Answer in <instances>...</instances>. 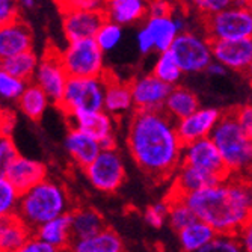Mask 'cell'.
Masks as SVG:
<instances>
[{
  "label": "cell",
  "instance_id": "16",
  "mask_svg": "<svg viewBox=\"0 0 252 252\" xmlns=\"http://www.w3.org/2000/svg\"><path fill=\"white\" fill-rule=\"evenodd\" d=\"M3 177L18 193H25L47 178V166L39 160L18 154L6 168Z\"/></svg>",
  "mask_w": 252,
  "mask_h": 252
},
{
  "label": "cell",
  "instance_id": "22",
  "mask_svg": "<svg viewBox=\"0 0 252 252\" xmlns=\"http://www.w3.org/2000/svg\"><path fill=\"white\" fill-rule=\"evenodd\" d=\"M33 237L39 239L44 243H47L58 252L66 251L73 242L70 213L41 225L33 231Z\"/></svg>",
  "mask_w": 252,
  "mask_h": 252
},
{
  "label": "cell",
  "instance_id": "45",
  "mask_svg": "<svg viewBox=\"0 0 252 252\" xmlns=\"http://www.w3.org/2000/svg\"><path fill=\"white\" fill-rule=\"evenodd\" d=\"M15 252H58V251L53 249L52 246H49L47 243H44L39 239L32 236L25 245H23L20 249H17Z\"/></svg>",
  "mask_w": 252,
  "mask_h": 252
},
{
  "label": "cell",
  "instance_id": "27",
  "mask_svg": "<svg viewBox=\"0 0 252 252\" xmlns=\"http://www.w3.org/2000/svg\"><path fill=\"white\" fill-rule=\"evenodd\" d=\"M32 236L33 233L15 213L0 218V252H15Z\"/></svg>",
  "mask_w": 252,
  "mask_h": 252
},
{
  "label": "cell",
  "instance_id": "46",
  "mask_svg": "<svg viewBox=\"0 0 252 252\" xmlns=\"http://www.w3.org/2000/svg\"><path fill=\"white\" fill-rule=\"evenodd\" d=\"M15 127V115L11 110H0V136L11 137Z\"/></svg>",
  "mask_w": 252,
  "mask_h": 252
},
{
  "label": "cell",
  "instance_id": "15",
  "mask_svg": "<svg viewBox=\"0 0 252 252\" xmlns=\"http://www.w3.org/2000/svg\"><path fill=\"white\" fill-rule=\"evenodd\" d=\"M62 29L68 42L94 39L97 31L104 23L103 11H76L61 9Z\"/></svg>",
  "mask_w": 252,
  "mask_h": 252
},
{
  "label": "cell",
  "instance_id": "41",
  "mask_svg": "<svg viewBox=\"0 0 252 252\" xmlns=\"http://www.w3.org/2000/svg\"><path fill=\"white\" fill-rule=\"evenodd\" d=\"M20 20V8L12 0H0V29Z\"/></svg>",
  "mask_w": 252,
  "mask_h": 252
},
{
  "label": "cell",
  "instance_id": "49",
  "mask_svg": "<svg viewBox=\"0 0 252 252\" xmlns=\"http://www.w3.org/2000/svg\"><path fill=\"white\" fill-rule=\"evenodd\" d=\"M226 71L228 70H226L225 66H222L220 63H218L215 61H212L210 65L205 68V73H207L209 76H213V77H222V76L226 74Z\"/></svg>",
  "mask_w": 252,
  "mask_h": 252
},
{
  "label": "cell",
  "instance_id": "6",
  "mask_svg": "<svg viewBox=\"0 0 252 252\" xmlns=\"http://www.w3.org/2000/svg\"><path fill=\"white\" fill-rule=\"evenodd\" d=\"M204 23L212 42L252 38V11L248 2H233L230 8L205 18Z\"/></svg>",
  "mask_w": 252,
  "mask_h": 252
},
{
  "label": "cell",
  "instance_id": "10",
  "mask_svg": "<svg viewBox=\"0 0 252 252\" xmlns=\"http://www.w3.org/2000/svg\"><path fill=\"white\" fill-rule=\"evenodd\" d=\"M66 80L68 76L61 65L59 50H56L55 47H49L38 59V66L35 70L32 83H35L47 95L49 101L59 104L63 95Z\"/></svg>",
  "mask_w": 252,
  "mask_h": 252
},
{
  "label": "cell",
  "instance_id": "28",
  "mask_svg": "<svg viewBox=\"0 0 252 252\" xmlns=\"http://www.w3.org/2000/svg\"><path fill=\"white\" fill-rule=\"evenodd\" d=\"M71 236L73 240H80L100 233L106 228L104 219L100 212L93 207H79L70 212Z\"/></svg>",
  "mask_w": 252,
  "mask_h": 252
},
{
  "label": "cell",
  "instance_id": "5",
  "mask_svg": "<svg viewBox=\"0 0 252 252\" xmlns=\"http://www.w3.org/2000/svg\"><path fill=\"white\" fill-rule=\"evenodd\" d=\"M59 61L68 79H101L106 76L104 53L94 39L68 42L59 52Z\"/></svg>",
  "mask_w": 252,
  "mask_h": 252
},
{
  "label": "cell",
  "instance_id": "25",
  "mask_svg": "<svg viewBox=\"0 0 252 252\" xmlns=\"http://www.w3.org/2000/svg\"><path fill=\"white\" fill-rule=\"evenodd\" d=\"M199 109V98L193 91L185 86H174L163 104V113L174 123L185 120Z\"/></svg>",
  "mask_w": 252,
  "mask_h": 252
},
{
  "label": "cell",
  "instance_id": "20",
  "mask_svg": "<svg viewBox=\"0 0 252 252\" xmlns=\"http://www.w3.org/2000/svg\"><path fill=\"white\" fill-rule=\"evenodd\" d=\"M134 109L130 93V85L120 79H113L106 73L104 76V98L103 110L113 118H121Z\"/></svg>",
  "mask_w": 252,
  "mask_h": 252
},
{
  "label": "cell",
  "instance_id": "43",
  "mask_svg": "<svg viewBox=\"0 0 252 252\" xmlns=\"http://www.w3.org/2000/svg\"><path fill=\"white\" fill-rule=\"evenodd\" d=\"M233 115L236 123L248 133L252 136V107L249 104L246 106H240L237 109L233 110Z\"/></svg>",
  "mask_w": 252,
  "mask_h": 252
},
{
  "label": "cell",
  "instance_id": "23",
  "mask_svg": "<svg viewBox=\"0 0 252 252\" xmlns=\"http://www.w3.org/2000/svg\"><path fill=\"white\" fill-rule=\"evenodd\" d=\"M65 150L73 162L85 169L98 156L101 147L93 137H89L80 130L70 128V131H68L65 137Z\"/></svg>",
  "mask_w": 252,
  "mask_h": 252
},
{
  "label": "cell",
  "instance_id": "32",
  "mask_svg": "<svg viewBox=\"0 0 252 252\" xmlns=\"http://www.w3.org/2000/svg\"><path fill=\"white\" fill-rule=\"evenodd\" d=\"M166 202H168V222L174 231L177 233L181 231L183 228L195 220L193 213L180 196L169 193L166 198Z\"/></svg>",
  "mask_w": 252,
  "mask_h": 252
},
{
  "label": "cell",
  "instance_id": "50",
  "mask_svg": "<svg viewBox=\"0 0 252 252\" xmlns=\"http://www.w3.org/2000/svg\"><path fill=\"white\" fill-rule=\"evenodd\" d=\"M17 5H18L20 9H28V11L38 6V3L35 2V0H21V2H17Z\"/></svg>",
  "mask_w": 252,
  "mask_h": 252
},
{
  "label": "cell",
  "instance_id": "39",
  "mask_svg": "<svg viewBox=\"0 0 252 252\" xmlns=\"http://www.w3.org/2000/svg\"><path fill=\"white\" fill-rule=\"evenodd\" d=\"M233 5L231 0H196L193 2V6L196 12L205 20L226 8H230Z\"/></svg>",
  "mask_w": 252,
  "mask_h": 252
},
{
  "label": "cell",
  "instance_id": "3",
  "mask_svg": "<svg viewBox=\"0 0 252 252\" xmlns=\"http://www.w3.org/2000/svg\"><path fill=\"white\" fill-rule=\"evenodd\" d=\"M71 212V199L62 183L44 178L32 189L20 193L15 215L33 233L36 228Z\"/></svg>",
  "mask_w": 252,
  "mask_h": 252
},
{
  "label": "cell",
  "instance_id": "30",
  "mask_svg": "<svg viewBox=\"0 0 252 252\" xmlns=\"http://www.w3.org/2000/svg\"><path fill=\"white\" fill-rule=\"evenodd\" d=\"M17 101H18L20 110L33 121L39 120L44 115V112L47 110V107L50 106L47 95L32 82L26 85L25 91L21 93Z\"/></svg>",
  "mask_w": 252,
  "mask_h": 252
},
{
  "label": "cell",
  "instance_id": "35",
  "mask_svg": "<svg viewBox=\"0 0 252 252\" xmlns=\"http://www.w3.org/2000/svg\"><path fill=\"white\" fill-rule=\"evenodd\" d=\"M28 83L21 82L15 77H12L9 73H6L2 68V62H0V98L15 101L20 98L21 93L25 91Z\"/></svg>",
  "mask_w": 252,
  "mask_h": 252
},
{
  "label": "cell",
  "instance_id": "13",
  "mask_svg": "<svg viewBox=\"0 0 252 252\" xmlns=\"http://www.w3.org/2000/svg\"><path fill=\"white\" fill-rule=\"evenodd\" d=\"M130 85L133 106L142 112H162L163 104L171 93V86L156 79L153 74L136 77Z\"/></svg>",
  "mask_w": 252,
  "mask_h": 252
},
{
  "label": "cell",
  "instance_id": "18",
  "mask_svg": "<svg viewBox=\"0 0 252 252\" xmlns=\"http://www.w3.org/2000/svg\"><path fill=\"white\" fill-rule=\"evenodd\" d=\"M151 41H153V47L158 53H165L169 50L172 42L175 38L186 31V21L183 17L175 15L174 12L166 17H157V18H150L147 17L145 25L142 26Z\"/></svg>",
  "mask_w": 252,
  "mask_h": 252
},
{
  "label": "cell",
  "instance_id": "24",
  "mask_svg": "<svg viewBox=\"0 0 252 252\" xmlns=\"http://www.w3.org/2000/svg\"><path fill=\"white\" fill-rule=\"evenodd\" d=\"M220 181L222 180H218V178L205 174V172H201L195 168L180 165V168L174 174V186H172L171 193L177 195V196H185L192 192L215 186Z\"/></svg>",
  "mask_w": 252,
  "mask_h": 252
},
{
  "label": "cell",
  "instance_id": "19",
  "mask_svg": "<svg viewBox=\"0 0 252 252\" xmlns=\"http://www.w3.org/2000/svg\"><path fill=\"white\" fill-rule=\"evenodd\" d=\"M33 35L25 21H15L0 29V61L32 50Z\"/></svg>",
  "mask_w": 252,
  "mask_h": 252
},
{
  "label": "cell",
  "instance_id": "34",
  "mask_svg": "<svg viewBox=\"0 0 252 252\" xmlns=\"http://www.w3.org/2000/svg\"><path fill=\"white\" fill-rule=\"evenodd\" d=\"M123 35H124V32H123L121 26L104 20V23L100 26V29L97 31V33L94 36V41L98 45V49L103 53H106L110 50H115L118 47L123 39Z\"/></svg>",
  "mask_w": 252,
  "mask_h": 252
},
{
  "label": "cell",
  "instance_id": "33",
  "mask_svg": "<svg viewBox=\"0 0 252 252\" xmlns=\"http://www.w3.org/2000/svg\"><path fill=\"white\" fill-rule=\"evenodd\" d=\"M156 79H158L160 82H163L165 85L174 88L178 85V82L183 77V73L178 68V65L175 63L174 58L171 56L169 52L165 53H158V58L154 63L153 73H151Z\"/></svg>",
  "mask_w": 252,
  "mask_h": 252
},
{
  "label": "cell",
  "instance_id": "26",
  "mask_svg": "<svg viewBox=\"0 0 252 252\" xmlns=\"http://www.w3.org/2000/svg\"><path fill=\"white\" fill-rule=\"evenodd\" d=\"M66 251L70 252H124V243L120 234L106 226L94 236L73 240L70 248Z\"/></svg>",
  "mask_w": 252,
  "mask_h": 252
},
{
  "label": "cell",
  "instance_id": "29",
  "mask_svg": "<svg viewBox=\"0 0 252 252\" xmlns=\"http://www.w3.org/2000/svg\"><path fill=\"white\" fill-rule=\"evenodd\" d=\"M177 234H178V243L183 252H196L216 236V233L207 223H204L198 219H195L192 223L185 226Z\"/></svg>",
  "mask_w": 252,
  "mask_h": 252
},
{
  "label": "cell",
  "instance_id": "11",
  "mask_svg": "<svg viewBox=\"0 0 252 252\" xmlns=\"http://www.w3.org/2000/svg\"><path fill=\"white\" fill-rule=\"evenodd\" d=\"M181 165L195 168L218 180H225L228 177H231L228 174L223 165V160L219 151L216 150L215 144L210 141V137L183 145Z\"/></svg>",
  "mask_w": 252,
  "mask_h": 252
},
{
  "label": "cell",
  "instance_id": "17",
  "mask_svg": "<svg viewBox=\"0 0 252 252\" xmlns=\"http://www.w3.org/2000/svg\"><path fill=\"white\" fill-rule=\"evenodd\" d=\"M213 61L233 71H248L252 63V39L213 41Z\"/></svg>",
  "mask_w": 252,
  "mask_h": 252
},
{
  "label": "cell",
  "instance_id": "47",
  "mask_svg": "<svg viewBox=\"0 0 252 252\" xmlns=\"http://www.w3.org/2000/svg\"><path fill=\"white\" fill-rule=\"evenodd\" d=\"M136 44H137V50H139L142 55H148V53L154 52L153 41H151L148 32L144 28H141L136 33Z\"/></svg>",
  "mask_w": 252,
  "mask_h": 252
},
{
  "label": "cell",
  "instance_id": "31",
  "mask_svg": "<svg viewBox=\"0 0 252 252\" xmlns=\"http://www.w3.org/2000/svg\"><path fill=\"white\" fill-rule=\"evenodd\" d=\"M38 56L33 50L20 53L17 56H12L6 61H0L2 62V68L9 73L12 77L25 82V83H31L35 74V70L38 66Z\"/></svg>",
  "mask_w": 252,
  "mask_h": 252
},
{
  "label": "cell",
  "instance_id": "37",
  "mask_svg": "<svg viewBox=\"0 0 252 252\" xmlns=\"http://www.w3.org/2000/svg\"><path fill=\"white\" fill-rule=\"evenodd\" d=\"M196 252H245L236 236L216 234L207 245Z\"/></svg>",
  "mask_w": 252,
  "mask_h": 252
},
{
  "label": "cell",
  "instance_id": "4",
  "mask_svg": "<svg viewBox=\"0 0 252 252\" xmlns=\"http://www.w3.org/2000/svg\"><path fill=\"white\" fill-rule=\"evenodd\" d=\"M210 141L219 151L228 174L231 177H246L252 163V136L236 123L233 110L220 115L210 134Z\"/></svg>",
  "mask_w": 252,
  "mask_h": 252
},
{
  "label": "cell",
  "instance_id": "42",
  "mask_svg": "<svg viewBox=\"0 0 252 252\" xmlns=\"http://www.w3.org/2000/svg\"><path fill=\"white\" fill-rule=\"evenodd\" d=\"M61 9H76V11H103L104 2L98 0H68V2H58Z\"/></svg>",
  "mask_w": 252,
  "mask_h": 252
},
{
  "label": "cell",
  "instance_id": "21",
  "mask_svg": "<svg viewBox=\"0 0 252 252\" xmlns=\"http://www.w3.org/2000/svg\"><path fill=\"white\" fill-rule=\"evenodd\" d=\"M104 18L118 26L134 25L147 17V2L144 0H109L103 8Z\"/></svg>",
  "mask_w": 252,
  "mask_h": 252
},
{
  "label": "cell",
  "instance_id": "44",
  "mask_svg": "<svg viewBox=\"0 0 252 252\" xmlns=\"http://www.w3.org/2000/svg\"><path fill=\"white\" fill-rule=\"evenodd\" d=\"M172 14V6L163 0H154V2L147 3V17L157 18V17H166Z\"/></svg>",
  "mask_w": 252,
  "mask_h": 252
},
{
  "label": "cell",
  "instance_id": "14",
  "mask_svg": "<svg viewBox=\"0 0 252 252\" xmlns=\"http://www.w3.org/2000/svg\"><path fill=\"white\" fill-rule=\"evenodd\" d=\"M222 112L216 107H199L192 115L175 123V131L183 145L210 137Z\"/></svg>",
  "mask_w": 252,
  "mask_h": 252
},
{
  "label": "cell",
  "instance_id": "7",
  "mask_svg": "<svg viewBox=\"0 0 252 252\" xmlns=\"http://www.w3.org/2000/svg\"><path fill=\"white\" fill-rule=\"evenodd\" d=\"M104 77L68 79L61 103L58 104L68 117L103 110Z\"/></svg>",
  "mask_w": 252,
  "mask_h": 252
},
{
  "label": "cell",
  "instance_id": "40",
  "mask_svg": "<svg viewBox=\"0 0 252 252\" xmlns=\"http://www.w3.org/2000/svg\"><path fill=\"white\" fill-rule=\"evenodd\" d=\"M18 156L17 147L11 137L0 136V175H3L11 162Z\"/></svg>",
  "mask_w": 252,
  "mask_h": 252
},
{
  "label": "cell",
  "instance_id": "12",
  "mask_svg": "<svg viewBox=\"0 0 252 252\" xmlns=\"http://www.w3.org/2000/svg\"><path fill=\"white\" fill-rule=\"evenodd\" d=\"M68 121L71 123V128L80 130L98 142L101 150L117 148V120L104 110L68 117Z\"/></svg>",
  "mask_w": 252,
  "mask_h": 252
},
{
  "label": "cell",
  "instance_id": "2",
  "mask_svg": "<svg viewBox=\"0 0 252 252\" xmlns=\"http://www.w3.org/2000/svg\"><path fill=\"white\" fill-rule=\"evenodd\" d=\"M180 198L195 219L207 223L216 234L236 236L251 222L252 190L246 177H228L215 186Z\"/></svg>",
  "mask_w": 252,
  "mask_h": 252
},
{
  "label": "cell",
  "instance_id": "9",
  "mask_svg": "<svg viewBox=\"0 0 252 252\" xmlns=\"http://www.w3.org/2000/svg\"><path fill=\"white\" fill-rule=\"evenodd\" d=\"M88 181L104 193L117 192L126 181V165L117 148L101 150L98 156L85 168Z\"/></svg>",
  "mask_w": 252,
  "mask_h": 252
},
{
  "label": "cell",
  "instance_id": "38",
  "mask_svg": "<svg viewBox=\"0 0 252 252\" xmlns=\"http://www.w3.org/2000/svg\"><path fill=\"white\" fill-rule=\"evenodd\" d=\"M145 222L156 228V230H160L166 222H168V202L160 201V202H154L151 205H148L145 215H144Z\"/></svg>",
  "mask_w": 252,
  "mask_h": 252
},
{
  "label": "cell",
  "instance_id": "1",
  "mask_svg": "<svg viewBox=\"0 0 252 252\" xmlns=\"http://www.w3.org/2000/svg\"><path fill=\"white\" fill-rule=\"evenodd\" d=\"M126 142L134 163L156 181L169 180L181 165L183 144L175 123L163 112L136 110L127 126Z\"/></svg>",
  "mask_w": 252,
  "mask_h": 252
},
{
  "label": "cell",
  "instance_id": "8",
  "mask_svg": "<svg viewBox=\"0 0 252 252\" xmlns=\"http://www.w3.org/2000/svg\"><path fill=\"white\" fill-rule=\"evenodd\" d=\"M174 58L175 63L185 74L201 73L213 61L212 41L193 31L181 32L168 50Z\"/></svg>",
  "mask_w": 252,
  "mask_h": 252
},
{
  "label": "cell",
  "instance_id": "36",
  "mask_svg": "<svg viewBox=\"0 0 252 252\" xmlns=\"http://www.w3.org/2000/svg\"><path fill=\"white\" fill-rule=\"evenodd\" d=\"M18 198L20 193L9 185V181L3 175H0V218L15 213Z\"/></svg>",
  "mask_w": 252,
  "mask_h": 252
},
{
  "label": "cell",
  "instance_id": "48",
  "mask_svg": "<svg viewBox=\"0 0 252 252\" xmlns=\"http://www.w3.org/2000/svg\"><path fill=\"white\" fill-rule=\"evenodd\" d=\"M236 237L245 252H252V225H251V222L242 228V230L236 234Z\"/></svg>",
  "mask_w": 252,
  "mask_h": 252
}]
</instances>
